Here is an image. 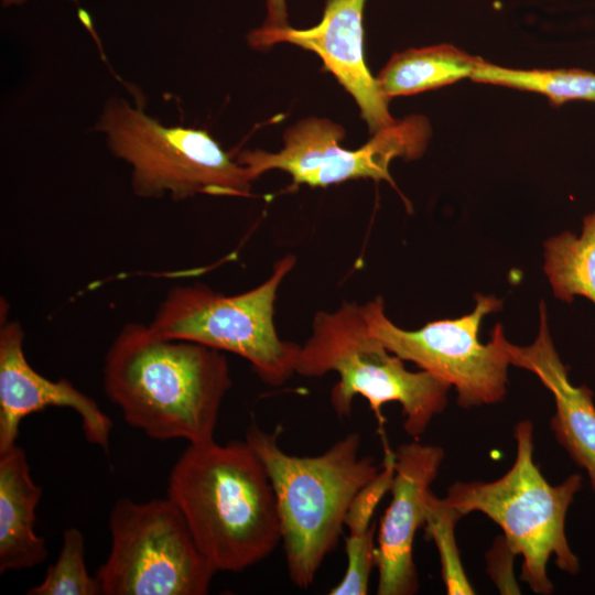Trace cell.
<instances>
[{
    "label": "cell",
    "instance_id": "cell-1",
    "mask_svg": "<svg viewBox=\"0 0 595 595\" xmlns=\"http://www.w3.org/2000/svg\"><path fill=\"white\" fill-rule=\"evenodd\" d=\"M102 383L129 425L153 440L198 444L214 440L231 378L223 351L129 323L107 351Z\"/></svg>",
    "mask_w": 595,
    "mask_h": 595
},
{
    "label": "cell",
    "instance_id": "cell-2",
    "mask_svg": "<svg viewBox=\"0 0 595 595\" xmlns=\"http://www.w3.org/2000/svg\"><path fill=\"white\" fill-rule=\"evenodd\" d=\"M167 498L217 572L248 569L282 540L270 477L246 441L190 444L172 467Z\"/></svg>",
    "mask_w": 595,
    "mask_h": 595
},
{
    "label": "cell",
    "instance_id": "cell-3",
    "mask_svg": "<svg viewBox=\"0 0 595 595\" xmlns=\"http://www.w3.org/2000/svg\"><path fill=\"white\" fill-rule=\"evenodd\" d=\"M280 433V426L267 432L252 422L245 441L262 461L273 487L289 577L306 589L336 549L354 496L381 467L372 456H360L357 432L316 456L285 453Z\"/></svg>",
    "mask_w": 595,
    "mask_h": 595
},
{
    "label": "cell",
    "instance_id": "cell-4",
    "mask_svg": "<svg viewBox=\"0 0 595 595\" xmlns=\"http://www.w3.org/2000/svg\"><path fill=\"white\" fill-rule=\"evenodd\" d=\"M403 361L372 334L363 305L344 302L333 312L314 315L311 335L300 348L295 374L338 375L331 403L339 419L351 414L357 396L369 402L380 424L382 405L398 402L405 433L418 439L446 408L451 385L422 369L410 371Z\"/></svg>",
    "mask_w": 595,
    "mask_h": 595
},
{
    "label": "cell",
    "instance_id": "cell-5",
    "mask_svg": "<svg viewBox=\"0 0 595 595\" xmlns=\"http://www.w3.org/2000/svg\"><path fill=\"white\" fill-rule=\"evenodd\" d=\"M517 452L511 467L493 482H457L448 487L443 501L463 516L482 512L504 531V540L523 559L521 580L541 595L553 593L548 562L554 556L563 572L575 575L581 564L565 533L570 506L582 488L575 473L551 485L533 462V425L524 420L515 428Z\"/></svg>",
    "mask_w": 595,
    "mask_h": 595
},
{
    "label": "cell",
    "instance_id": "cell-6",
    "mask_svg": "<svg viewBox=\"0 0 595 595\" xmlns=\"http://www.w3.org/2000/svg\"><path fill=\"white\" fill-rule=\"evenodd\" d=\"M97 129L111 152L131 166L139 196L251 195L255 178L248 169L206 130L164 126L122 99L107 102Z\"/></svg>",
    "mask_w": 595,
    "mask_h": 595
},
{
    "label": "cell",
    "instance_id": "cell-7",
    "mask_svg": "<svg viewBox=\"0 0 595 595\" xmlns=\"http://www.w3.org/2000/svg\"><path fill=\"white\" fill-rule=\"evenodd\" d=\"M295 263L293 255L284 256L264 282L234 295L201 283L171 288L150 325L165 336L236 354L250 363L262 381L281 386L295 374L301 345L279 337L274 302Z\"/></svg>",
    "mask_w": 595,
    "mask_h": 595
},
{
    "label": "cell",
    "instance_id": "cell-8",
    "mask_svg": "<svg viewBox=\"0 0 595 595\" xmlns=\"http://www.w3.org/2000/svg\"><path fill=\"white\" fill-rule=\"evenodd\" d=\"M107 560L97 570L102 595H204L216 569L169 498L119 499L109 515Z\"/></svg>",
    "mask_w": 595,
    "mask_h": 595
},
{
    "label": "cell",
    "instance_id": "cell-9",
    "mask_svg": "<svg viewBox=\"0 0 595 595\" xmlns=\"http://www.w3.org/2000/svg\"><path fill=\"white\" fill-rule=\"evenodd\" d=\"M502 307L493 295L476 294L474 310L458 318L426 323L407 331L386 315L380 296L363 305L372 334L402 360L412 361L454 387L459 407L468 409L501 401L506 394L508 357L504 350V327L497 324L489 343L482 344V320Z\"/></svg>",
    "mask_w": 595,
    "mask_h": 595
},
{
    "label": "cell",
    "instance_id": "cell-10",
    "mask_svg": "<svg viewBox=\"0 0 595 595\" xmlns=\"http://www.w3.org/2000/svg\"><path fill=\"white\" fill-rule=\"evenodd\" d=\"M444 456L442 447L419 442L394 451L392 498L381 518L375 549L378 595H413L419 589L413 543L418 529L424 527L431 485Z\"/></svg>",
    "mask_w": 595,
    "mask_h": 595
},
{
    "label": "cell",
    "instance_id": "cell-11",
    "mask_svg": "<svg viewBox=\"0 0 595 595\" xmlns=\"http://www.w3.org/2000/svg\"><path fill=\"white\" fill-rule=\"evenodd\" d=\"M366 0H325L322 19L309 29L288 26L277 31L253 30L249 43L266 48L286 42L315 53L356 101L369 132L392 125L388 102L364 56L363 14Z\"/></svg>",
    "mask_w": 595,
    "mask_h": 595
},
{
    "label": "cell",
    "instance_id": "cell-12",
    "mask_svg": "<svg viewBox=\"0 0 595 595\" xmlns=\"http://www.w3.org/2000/svg\"><path fill=\"white\" fill-rule=\"evenodd\" d=\"M0 323V452L15 444L25 416L62 407L77 412L86 440L107 453L112 421L71 381L51 380L29 364L22 326L8 320L6 305L4 313L1 307Z\"/></svg>",
    "mask_w": 595,
    "mask_h": 595
},
{
    "label": "cell",
    "instance_id": "cell-13",
    "mask_svg": "<svg viewBox=\"0 0 595 595\" xmlns=\"http://www.w3.org/2000/svg\"><path fill=\"white\" fill-rule=\"evenodd\" d=\"M538 336L528 346H517L502 339L509 364L534 374L552 393L555 412L550 426L558 443L571 459L587 474L595 495V404L586 386L571 383L550 336L547 307L539 305Z\"/></svg>",
    "mask_w": 595,
    "mask_h": 595
},
{
    "label": "cell",
    "instance_id": "cell-14",
    "mask_svg": "<svg viewBox=\"0 0 595 595\" xmlns=\"http://www.w3.org/2000/svg\"><path fill=\"white\" fill-rule=\"evenodd\" d=\"M42 497L22 447L0 452V573L34 567L47 548L34 531L35 509Z\"/></svg>",
    "mask_w": 595,
    "mask_h": 595
},
{
    "label": "cell",
    "instance_id": "cell-15",
    "mask_svg": "<svg viewBox=\"0 0 595 595\" xmlns=\"http://www.w3.org/2000/svg\"><path fill=\"white\" fill-rule=\"evenodd\" d=\"M431 136L429 120L420 115L396 120L385 127L360 148L346 150L342 144L331 150L306 185L328 186L356 178L387 181L393 184L389 165L396 158H420Z\"/></svg>",
    "mask_w": 595,
    "mask_h": 595
},
{
    "label": "cell",
    "instance_id": "cell-16",
    "mask_svg": "<svg viewBox=\"0 0 595 595\" xmlns=\"http://www.w3.org/2000/svg\"><path fill=\"white\" fill-rule=\"evenodd\" d=\"M482 61L447 43L408 48L393 54L375 78L381 95L390 100L470 78Z\"/></svg>",
    "mask_w": 595,
    "mask_h": 595
},
{
    "label": "cell",
    "instance_id": "cell-17",
    "mask_svg": "<svg viewBox=\"0 0 595 595\" xmlns=\"http://www.w3.org/2000/svg\"><path fill=\"white\" fill-rule=\"evenodd\" d=\"M544 272L556 299L576 296L595 305V210L586 215L580 235L563 231L544 244Z\"/></svg>",
    "mask_w": 595,
    "mask_h": 595
},
{
    "label": "cell",
    "instance_id": "cell-18",
    "mask_svg": "<svg viewBox=\"0 0 595 595\" xmlns=\"http://www.w3.org/2000/svg\"><path fill=\"white\" fill-rule=\"evenodd\" d=\"M470 79L537 93L554 107L574 100L595 102V73L581 68H509L483 60Z\"/></svg>",
    "mask_w": 595,
    "mask_h": 595
},
{
    "label": "cell",
    "instance_id": "cell-19",
    "mask_svg": "<svg viewBox=\"0 0 595 595\" xmlns=\"http://www.w3.org/2000/svg\"><path fill=\"white\" fill-rule=\"evenodd\" d=\"M29 595H100L98 578L91 576L85 562V539L77 528L63 532V543L55 563L47 567L43 581Z\"/></svg>",
    "mask_w": 595,
    "mask_h": 595
},
{
    "label": "cell",
    "instance_id": "cell-20",
    "mask_svg": "<svg viewBox=\"0 0 595 595\" xmlns=\"http://www.w3.org/2000/svg\"><path fill=\"white\" fill-rule=\"evenodd\" d=\"M463 517L456 509L446 505L443 498L431 494L424 528L426 536L434 541L439 551L442 577L446 592L451 595L475 594L462 566L455 540V526Z\"/></svg>",
    "mask_w": 595,
    "mask_h": 595
},
{
    "label": "cell",
    "instance_id": "cell-21",
    "mask_svg": "<svg viewBox=\"0 0 595 595\" xmlns=\"http://www.w3.org/2000/svg\"><path fill=\"white\" fill-rule=\"evenodd\" d=\"M393 474L394 451L388 450L380 472L357 491L349 505L344 520L349 537H363L376 529L372 516L385 494L390 490Z\"/></svg>",
    "mask_w": 595,
    "mask_h": 595
},
{
    "label": "cell",
    "instance_id": "cell-22",
    "mask_svg": "<svg viewBox=\"0 0 595 595\" xmlns=\"http://www.w3.org/2000/svg\"><path fill=\"white\" fill-rule=\"evenodd\" d=\"M376 529L363 537H347L345 550L347 566L343 580L333 587L329 595H366L369 578L375 566Z\"/></svg>",
    "mask_w": 595,
    "mask_h": 595
},
{
    "label": "cell",
    "instance_id": "cell-23",
    "mask_svg": "<svg viewBox=\"0 0 595 595\" xmlns=\"http://www.w3.org/2000/svg\"><path fill=\"white\" fill-rule=\"evenodd\" d=\"M290 26L285 0H267V19L261 31H277Z\"/></svg>",
    "mask_w": 595,
    "mask_h": 595
},
{
    "label": "cell",
    "instance_id": "cell-24",
    "mask_svg": "<svg viewBox=\"0 0 595 595\" xmlns=\"http://www.w3.org/2000/svg\"><path fill=\"white\" fill-rule=\"evenodd\" d=\"M25 0H1L2 4L6 6V7H9V6H18V4H21L23 3ZM74 1V0H73Z\"/></svg>",
    "mask_w": 595,
    "mask_h": 595
}]
</instances>
